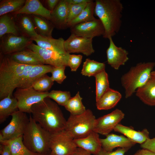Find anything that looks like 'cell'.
Segmentation results:
<instances>
[{"instance_id": "obj_2", "label": "cell", "mask_w": 155, "mask_h": 155, "mask_svg": "<svg viewBox=\"0 0 155 155\" xmlns=\"http://www.w3.org/2000/svg\"><path fill=\"white\" fill-rule=\"evenodd\" d=\"M31 113L34 120L51 134L65 129L67 120L58 104L49 98L33 105Z\"/></svg>"}, {"instance_id": "obj_5", "label": "cell", "mask_w": 155, "mask_h": 155, "mask_svg": "<svg viewBox=\"0 0 155 155\" xmlns=\"http://www.w3.org/2000/svg\"><path fill=\"white\" fill-rule=\"evenodd\" d=\"M155 66L154 62L139 63L121 76V83L125 90V98L132 96L148 81Z\"/></svg>"}, {"instance_id": "obj_43", "label": "cell", "mask_w": 155, "mask_h": 155, "mask_svg": "<svg viewBox=\"0 0 155 155\" xmlns=\"http://www.w3.org/2000/svg\"><path fill=\"white\" fill-rule=\"evenodd\" d=\"M60 0H45L46 6V8L50 11L51 13L53 11Z\"/></svg>"}, {"instance_id": "obj_22", "label": "cell", "mask_w": 155, "mask_h": 155, "mask_svg": "<svg viewBox=\"0 0 155 155\" xmlns=\"http://www.w3.org/2000/svg\"><path fill=\"white\" fill-rule=\"evenodd\" d=\"M8 55L21 64L34 65L44 64L43 60L37 53L28 48Z\"/></svg>"}, {"instance_id": "obj_11", "label": "cell", "mask_w": 155, "mask_h": 155, "mask_svg": "<svg viewBox=\"0 0 155 155\" xmlns=\"http://www.w3.org/2000/svg\"><path fill=\"white\" fill-rule=\"evenodd\" d=\"M124 116L125 114L121 110L116 109L110 113L96 119L93 131L106 136L114 130Z\"/></svg>"}, {"instance_id": "obj_41", "label": "cell", "mask_w": 155, "mask_h": 155, "mask_svg": "<svg viewBox=\"0 0 155 155\" xmlns=\"http://www.w3.org/2000/svg\"><path fill=\"white\" fill-rule=\"evenodd\" d=\"M129 149L119 148L115 151L108 152L102 148L99 152L96 155H125V153Z\"/></svg>"}, {"instance_id": "obj_25", "label": "cell", "mask_w": 155, "mask_h": 155, "mask_svg": "<svg viewBox=\"0 0 155 155\" xmlns=\"http://www.w3.org/2000/svg\"><path fill=\"white\" fill-rule=\"evenodd\" d=\"M122 97L118 91L110 88L96 102L97 109L99 110H108L115 107Z\"/></svg>"}, {"instance_id": "obj_49", "label": "cell", "mask_w": 155, "mask_h": 155, "mask_svg": "<svg viewBox=\"0 0 155 155\" xmlns=\"http://www.w3.org/2000/svg\"><path fill=\"white\" fill-rule=\"evenodd\" d=\"M151 75L155 77V71H152L151 72Z\"/></svg>"}, {"instance_id": "obj_37", "label": "cell", "mask_w": 155, "mask_h": 155, "mask_svg": "<svg viewBox=\"0 0 155 155\" xmlns=\"http://www.w3.org/2000/svg\"><path fill=\"white\" fill-rule=\"evenodd\" d=\"M71 97L69 92L57 90H52L49 92L48 95V98L52 99L58 104L63 106Z\"/></svg>"}, {"instance_id": "obj_14", "label": "cell", "mask_w": 155, "mask_h": 155, "mask_svg": "<svg viewBox=\"0 0 155 155\" xmlns=\"http://www.w3.org/2000/svg\"><path fill=\"white\" fill-rule=\"evenodd\" d=\"M37 53L42 59L44 64L55 67L67 66L70 54H61L55 51L42 48L33 43L27 48Z\"/></svg>"}, {"instance_id": "obj_9", "label": "cell", "mask_w": 155, "mask_h": 155, "mask_svg": "<svg viewBox=\"0 0 155 155\" xmlns=\"http://www.w3.org/2000/svg\"><path fill=\"white\" fill-rule=\"evenodd\" d=\"M50 147L51 155H72L78 148L65 130L51 134Z\"/></svg>"}, {"instance_id": "obj_30", "label": "cell", "mask_w": 155, "mask_h": 155, "mask_svg": "<svg viewBox=\"0 0 155 155\" xmlns=\"http://www.w3.org/2000/svg\"><path fill=\"white\" fill-rule=\"evenodd\" d=\"M1 144H7L11 155H36L38 154L29 150L23 142V135L8 141L0 142Z\"/></svg>"}, {"instance_id": "obj_1", "label": "cell", "mask_w": 155, "mask_h": 155, "mask_svg": "<svg viewBox=\"0 0 155 155\" xmlns=\"http://www.w3.org/2000/svg\"><path fill=\"white\" fill-rule=\"evenodd\" d=\"M0 99L12 96L14 90L25 79L34 65L18 63L9 55L0 54Z\"/></svg>"}, {"instance_id": "obj_15", "label": "cell", "mask_w": 155, "mask_h": 155, "mask_svg": "<svg viewBox=\"0 0 155 155\" xmlns=\"http://www.w3.org/2000/svg\"><path fill=\"white\" fill-rule=\"evenodd\" d=\"M108 39L109 45L106 51L107 63L114 69L118 70L128 60V53L125 49L117 46L112 37H110Z\"/></svg>"}, {"instance_id": "obj_20", "label": "cell", "mask_w": 155, "mask_h": 155, "mask_svg": "<svg viewBox=\"0 0 155 155\" xmlns=\"http://www.w3.org/2000/svg\"><path fill=\"white\" fill-rule=\"evenodd\" d=\"M136 96L145 104L150 106H155V77L151 75L148 81L138 88Z\"/></svg>"}, {"instance_id": "obj_19", "label": "cell", "mask_w": 155, "mask_h": 155, "mask_svg": "<svg viewBox=\"0 0 155 155\" xmlns=\"http://www.w3.org/2000/svg\"><path fill=\"white\" fill-rule=\"evenodd\" d=\"M69 5L67 0H60L51 13L50 21L58 29H64L67 28V19Z\"/></svg>"}, {"instance_id": "obj_24", "label": "cell", "mask_w": 155, "mask_h": 155, "mask_svg": "<svg viewBox=\"0 0 155 155\" xmlns=\"http://www.w3.org/2000/svg\"><path fill=\"white\" fill-rule=\"evenodd\" d=\"M114 130L119 132L126 136L135 144H141L150 138L149 133L146 129L142 131H136L131 127L123 125L120 123L115 127Z\"/></svg>"}, {"instance_id": "obj_44", "label": "cell", "mask_w": 155, "mask_h": 155, "mask_svg": "<svg viewBox=\"0 0 155 155\" xmlns=\"http://www.w3.org/2000/svg\"><path fill=\"white\" fill-rule=\"evenodd\" d=\"M0 154L1 155H11L10 148L7 144H1Z\"/></svg>"}, {"instance_id": "obj_47", "label": "cell", "mask_w": 155, "mask_h": 155, "mask_svg": "<svg viewBox=\"0 0 155 155\" xmlns=\"http://www.w3.org/2000/svg\"><path fill=\"white\" fill-rule=\"evenodd\" d=\"M72 155H92V154L85 150L78 147L76 151Z\"/></svg>"}, {"instance_id": "obj_27", "label": "cell", "mask_w": 155, "mask_h": 155, "mask_svg": "<svg viewBox=\"0 0 155 155\" xmlns=\"http://www.w3.org/2000/svg\"><path fill=\"white\" fill-rule=\"evenodd\" d=\"M37 34L42 36L52 37L54 25L49 20L40 16L30 15Z\"/></svg>"}, {"instance_id": "obj_35", "label": "cell", "mask_w": 155, "mask_h": 155, "mask_svg": "<svg viewBox=\"0 0 155 155\" xmlns=\"http://www.w3.org/2000/svg\"><path fill=\"white\" fill-rule=\"evenodd\" d=\"M25 0H1L0 1V16L16 13L24 6Z\"/></svg>"}, {"instance_id": "obj_45", "label": "cell", "mask_w": 155, "mask_h": 155, "mask_svg": "<svg viewBox=\"0 0 155 155\" xmlns=\"http://www.w3.org/2000/svg\"><path fill=\"white\" fill-rule=\"evenodd\" d=\"M133 155H155V153L148 149L143 148L138 150Z\"/></svg>"}, {"instance_id": "obj_48", "label": "cell", "mask_w": 155, "mask_h": 155, "mask_svg": "<svg viewBox=\"0 0 155 155\" xmlns=\"http://www.w3.org/2000/svg\"><path fill=\"white\" fill-rule=\"evenodd\" d=\"M36 155H51L49 153H46L41 154H37Z\"/></svg>"}, {"instance_id": "obj_12", "label": "cell", "mask_w": 155, "mask_h": 155, "mask_svg": "<svg viewBox=\"0 0 155 155\" xmlns=\"http://www.w3.org/2000/svg\"><path fill=\"white\" fill-rule=\"evenodd\" d=\"M70 28L71 33L88 38L103 36L105 33L103 25L99 19L79 23Z\"/></svg>"}, {"instance_id": "obj_4", "label": "cell", "mask_w": 155, "mask_h": 155, "mask_svg": "<svg viewBox=\"0 0 155 155\" xmlns=\"http://www.w3.org/2000/svg\"><path fill=\"white\" fill-rule=\"evenodd\" d=\"M51 134L43 128L30 116L29 121L23 135V142L31 152L38 154L50 150Z\"/></svg>"}, {"instance_id": "obj_29", "label": "cell", "mask_w": 155, "mask_h": 155, "mask_svg": "<svg viewBox=\"0 0 155 155\" xmlns=\"http://www.w3.org/2000/svg\"><path fill=\"white\" fill-rule=\"evenodd\" d=\"M15 15L11 13L0 16V38L9 34L20 35L15 24Z\"/></svg>"}, {"instance_id": "obj_8", "label": "cell", "mask_w": 155, "mask_h": 155, "mask_svg": "<svg viewBox=\"0 0 155 155\" xmlns=\"http://www.w3.org/2000/svg\"><path fill=\"white\" fill-rule=\"evenodd\" d=\"M48 92H38L31 87L18 88L16 89L13 96L17 100L19 111L31 113L32 106L48 97Z\"/></svg>"}, {"instance_id": "obj_28", "label": "cell", "mask_w": 155, "mask_h": 155, "mask_svg": "<svg viewBox=\"0 0 155 155\" xmlns=\"http://www.w3.org/2000/svg\"><path fill=\"white\" fill-rule=\"evenodd\" d=\"M18 110V102L13 96L9 95L0 100V123L3 122L9 116Z\"/></svg>"}, {"instance_id": "obj_7", "label": "cell", "mask_w": 155, "mask_h": 155, "mask_svg": "<svg viewBox=\"0 0 155 155\" xmlns=\"http://www.w3.org/2000/svg\"><path fill=\"white\" fill-rule=\"evenodd\" d=\"M11 116L10 123L0 131V142L23 135L29 121V118L26 113L19 110L14 113Z\"/></svg>"}, {"instance_id": "obj_10", "label": "cell", "mask_w": 155, "mask_h": 155, "mask_svg": "<svg viewBox=\"0 0 155 155\" xmlns=\"http://www.w3.org/2000/svg\"><path fill=\"white\" fill-rule=\"evenodd\" d=\"M33 40L30 38L12 34H5L0 38V54L9 55L27 48Z\"/></svg>"}, {"instance_id": "obj_6", "label": "cell", "mask_w": 155, "mask_h": 155, "mask_svg": "<svg viewBox=\"0 0 155 155\" xmlns=\"http://www.w3.org/2000/svg\"><path fill=\"white\" fill-rule=\"evenodd\" d=\"M96 119L89 109L80 115H70L64 130L74 139L85 137L93 131Z\"/></svg>"}, {"instance_id": "obj_39", "label": "cell", "mask_w": 155, "mask_h": 155, "mask_svg": "<svg viewBox=\"0 0 155 155\" xmlns=\"http://www.w3.org/2000/svg\"><path fill=\"white\" fill-rule=\"evenodd\" d=\"M66 66H65L55 67L51 70V77L54 81H56L59 84H61L66 78L65 75V70Z\"/></svg>"}, {"instance_id": "obj_21", "label": "cell", "mask_w": 155, "mask_h": 155, "mask_svg": "<svg viewBox=\"0 0 155 155\" xmlns=\"http://www.w3.org/2000/svg\"><path fill=\"white\" fill-rule=\"evenodd\" d=\"M33 14L43 17L50 21L51 12L45 7L38 0H26L23 7L19 11L13 13Z\"/></svg>"}, {"instance_id": "obj_36", "label": "cell", "mask_w": 155, "mask_h": 155, "mask_svg": "<svg viewBox=\"0 0 155 155\" xmlns=\"http://www.w3.org/2000/svg\"><path fill=\"white\" fill-rule=\"evenodd\" d=\"M54 82L51 77L46 74L37 80L31 87L39 92H48L53 85Z\"/></svg>"}, {"instance_id": "obj_18", "label": "cell", "mask_w": 155, "mask_h": 155, "mask_svg": "<svg viewBox=\"0 0 155 155\" xmlns=\"http://www.w3.org/2000/svg\"><path fill=\"white\" fill-rule=\"evenodd\" d=\"M15 22L20 35L32 40L38 34L30 15L23 13L15 15Z\"/></svg>"}, {"instance_id": "obj_34", "label": "cell", "mask_w": 155, "mask_h": 155, "mask_svg": "<svg viewBox=\"0 0 155 155\" xmlns=\"http://www.w3.org/2000/svg\"><path fill=\"white\" fill-rule=\"evenodd\" d=\"M82 99L79 92H78L74 96L71 98L64 106L70 115H76L82 114L86 109L82 103Z\"/></svg>"}, {"instance_id": "obj_26", "label": "cell", "mask_w": 155, "mask_h": 155, "mask_svg": "<svg viewBox=\"0 0 155 155\" xmlns=\"http://www.w3.org/2000/svg\"><path fill=\"white\" fill-rule=\"evenodd\" d=\"M53 67V66L45 64L35 65L18 88H24L31 87L33 84L42 75L50 73Z\"/></svg>"}, {"instance_id": "obj_13", "label": "cell", "mask_w": 155, "mask_h": 155, "mask_svg": "<svg viewBox=\"0 0 155 155\" xmlns=\"http://www.w3.org/2000/svg\"><path fill=\"white\" fill-rule=\"evenodd\" d=\"M92 39L77 36L71 33L64 42L66 52L70 53H82L88 56L94 52L92 44Z\"/></svg>"}, {"instance_id": "obj_42", "label": "cell", "mask_w": 155, "mask_h": 155, "mask_svg": "<svg viewBox=\"0 0 155 155\" xmlns=\"http://www.w3.org/2000/svg\"><path fill=\"white\" fill-rule=\"evenodd\" d=\"M141 146L142 148L148 149L155 153V137L147 139L141 144Z\"/></svg>"}, {"instance_id": "obj_33", "label": "cell", "mask_w": 155, "mask_h": 155, "mask_svg": "<svg viewBox=\"0 0 155 155\" xmlns=\"http://www.w3.org/2000/svg\"><path fill=\"white\" fill-rule=\"evenodd\" d=\"M96 81V101L97 102L110 88L108 76L105 70L94 76Z\"/></svg>"}, {"instance_id": "obj_3", "label": "cell", "mask_w": 155, "mask_h": 155, "mask_svg": "<svg viewBox=\"0 0 155 155\" xmlns=\"http://www.w3.org/2000/svg\"><path fill=\"white\" fill-rule=\"evenodd\" d=\"M94 13L101 21L105 33L103 37L109 39L119 31L123 9L120 0H96Z\"/></svg>"}, {"instance_id": "obj_16", "label": "cell", "mask_w": 155, "mask_h": 155, "mask_svg": "<svg viewBox=\"0 0 155 155\" xmlns=\"http://www.w3.org/2000/svg\"><path fill=\"white\" fill-rule=\"evenodd\" d=\"M74 141L78 147L85 150L91 154H97L102 149L99 134L93 131L86 137L74 139Z\"/></svg>"}, {"instance_id": "obj_32", "label": "cell", "mask_w": 155, "mask_h": 155, "mask_svg": "<svg viewBox=\"0 0 155 155\" xmlns=\"http://www.w3.org/2000/svg\"><path fill=\"white\" fill-rule=\"evenodd\" d=\"M105 64L94 60L86 59L84 62L81 73L84 75L94 77L96 75L105 70Z\"/></svg>"}, {"instance_id": "obj_23", "label": "cell", "mask_w": 155, "mask_h": 155, "mask_svg": "<svg viewBox=\"0 0 155 155\" xmlns=\"http://www.w3.org/2000/svg\"><path fill=\"white\" fill-rule=\"evenodd\" d=\"M35 41L40 47L52 50L61 54L67 53L64 48V40L62 38L56 39L53 37H44L38 34L32 40Z\"/></svg>"}, {"instance_id": "obj_31", "label": "cell", "mask_w": 155, "mask_h": 155, "mask_svg": "<svg viewBox=\"0 0 155 155\" xmlns=\"http://www.w3.org/2000/svg\"><path fill=\"white\" fill-rule=\"evenodd\" d=\"M95 6V2L93 0L88 3L80 14L67 24V28H70L78 24L95 19L94 16Z\"/></svg>"}, {"instance_id": "obj_46", "label": "cell", "mask_w": 155, "mask_h": 155, "mask_svg": "<svg viewBox=\"0 0 155 155\" xmlns=\"http://www.w3.org/2000/svg\"><path fill=\"white\" fill-rule=\"evenodd\" d=\"M92 1V0H67L68 3L71 5H80L88 3Z\"/></svg>"}, {"instance_id": "obj_17", "label": "cell", "mask_w": 155, "mask_h": 155, "mask_svg": "<svg viewBox=\"0 0 155 155\" xmlns=\"http://www.w3.org/2000/svg\"><path fill=\"white\" fill-rule=\"evenodd\" d=\"M104 139H100L102 148L108 152L113 151L117 147L130 149L136 144L123 135L109 133Z\"/></svg>"}, {"instance_id": "obj_40", "label": "cell", "mask_w": 155, "mask_h": 155, "mask_svg": "<svg viewBox=\"0 0 155 155\" xmlns=\"http://www.w3.org/2000/svg\"><path fill=\"white\" fill-rule=\"evenodd\" d=\"M82 56L81 55L70 54L67 63V66L70 67L72 71H76L82 61Z\"/></svg>"}, {"instance_id": "obj_38", "label": "cell", "mask_w": 155, "mask_h": 155, "mask_svg": "<svg viewBox=\"0 0 155 155\" xmlns=\"http://www.w3.org/2000/svg\"><path fill=\"white\" fill-rule=\"evenodd\" d=\"M87 4L88 3H86L80 5H71L69 4L67 26L69 23L80 14Z\"/></svg>"}]
</instances>
